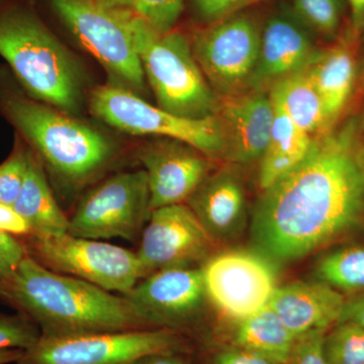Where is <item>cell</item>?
Returning <instances> with one entry per match:
<instances>
[{"instance_id": "obj_1", "label": "cell", "mask_w": 364, "mask_h": 364, "mask_svg": "<svg viewBox=\"0 0 364 364\" xmlns=\"http://www.w3.org/2000/svg\"><path fill=\"white\" fill-rule=\"evenodd\" d=\"M353 124L314 141L308 156L264 189L250 223L254 248L277 262L305 257L364 219V169Z\"/></svg>"}, {"instance_id": "obj_2", "label": "cell", "mask_w": 364, "mask_h": 364, "mask_svg": "<svg viewBox=\"0 0 364 364\" xmlns=\"http://www.w3.org/2000/svg\"><path fill=\"white\" fill-rule=\"evenodd\" d=\"M0 299L37 325L41 336L157 329L122 294L52 272L28 254L0 280Z\"/></svg>"}, {"instance_id": "obj_3", "label": "cell", "mask_w": 364, "mask_h": 364, "mask_svg": "<svg viewBox=\"0 0 364 364\" xmlns=\"http://www.w3.org/2000/svg\"><path fill=\"white\" fill-rule=\"evenodd\" d=\"M0 112L64 188L76 191L102 173L116 156L109 139L14 88H0Z\"/></svg>"}, {"instance_id": "obj_4", "label": "cell", "mask_w": 364, "mask_h": 364, "mask_svg": "<svg viewBox=\"0 0 364 364\" xmlns=\"http://www.w3.org/2000/svg\"><path fill=\"white\" fill-rule=\"evenodd\" d=\"M0 56L33 100L61 111L77 109L80 76L63 45L30 9L0 11Z\"/></svg>"}, {"instance_id": "obj_5", "label": "cell", "mask_w": 364, "mask_h": 364, "mask_svg": "<svg viewBox=\"0 0 364 364\" xmlns=\"http://www.w3.org/2000/svg\"><path fill=\"white\" fill-rule=\"evenodd\" d=\"M127 21L158 107L189 119L215 116L219 98L200 70L188 38L177 31L158 33L132 11H127Z\"/></svg>"}, {"instance_id": "obj_6", "label": "cell", "mask_w": 364, "mask_h": 364, "mask_svg": "<svg viewBox=\"0 0 364 364\" xmlns=\"http://www.w3.org/2000/svg\"><path fill=\"white\" fill-rule=\"evenodd\" d=\"M26 252L52 272L75 277L111 293L126 294L143 279L136 252L69 233L18 239Z\"/></svg>"}, {"instance_id": "obj_7", "label": "cell", "mask_w": 364, "mask_h": 364, "mask_svg": "<svg viewBox=\"0 0 364 364\" xmlns=\"http://www.w3.org/2000/svg\"><path fill=\"white\" fill-rule=\"evenodd\" d=\"M90 107L98 119L124 133L166 136L210 158L224 156V135L217 116L200 119L177 116L117 85L100 86L93 91Z\"/></svg>"}, {"instance_id": "obj_8", "label": "cell", "mask_w": 364, "mask_h": 364, "mask_svg": "<svg viewBox=\"0 0 364 364\" xmlns=\"http://www.w3.org/2000/svg\"><path fill=\"white\" fill-rule=\"evenodd\" d=\"M188 339L168 329L41 336L16 364H130L157 352H188Z\"/></svg>"}, {"instance_id": "obj_9", "label": "cell", "mask_w": 364, "mask_h": 364, "mask_svg": "<svg viewBox=\"0 0 364 364\" xmlns=\"http://www.w3.org/2000/svg\"><path fill=\"white\" fill-rule=\"evenodd\" d=\"M149 203L144 169L114 174L81 198L69 217L68 233L95 240H140L151 214Z\"/></svg>"}, {"instance_id": "obj_10", "label": "cell", "mask_w": 364, "mask_h": 364, "mask_svg": "<svg viewBox=\"0 0 364 364\" xmlns=\"http://www.w3.org/2000/svg\"><path fill=\"white\" fill-rule=\"evenodd\" d=\"M52 4L81 45L123 87L145 90V74L127 11L107 9L95 0H53Z\"/></svg>"}, {"instance_id": "obj_11", "label": "cell", "mask_w": 364, "mask_h": 364, "mask_svg": "<svg viewBox=\"0 0 364 364\" xmlns=\"http://www.w3.org/2000/svg\"><path fill=\"white\" fill-rule=\"evenodd\" d=\"M261 31L245 14H230L191 43L200 70L217 97L249 90L259 56Z\"/></svg>"}, {"instance_id": "obj_12", "label": "cell", "mask_w": 364, "mask_h": 364, "mask_svg": "<svg viewBox=\"0 0 364 364\" xmlns=\"http://www.w3.org/2000/svg\"><path fill=\"white\" fill-rule=\"evenodd\" d=\"M202 272L210 304L235 322L267 306L279 287L274 261L256 249L215 253Z\"/></svg>"}, {"instance_id": "obj_13", "label": "cell", "mask_w": 364, "mask_h": 364, "mask_svg": "<svg viewBox=\"0 0 364 364\" xmlns=\"http://www.w3.org/2000/svg\"><path fill=\"white\" fill-rule=\"evenodd\" d=\"M217 245L191 208L178 203L151 212L136 254L144 279L162 270L202 267Z\"/></svg>"}, {"instance_id": "obj_14", "label": "cell", "mask_w": 364, "mask_h": 364, "mask_svg": "<svg viewBox=\"0 0 364 364\" xmlns=\"http://www.w3.org/2000/svg\"><path fill=\"white\" fill-rule=\"evenodd\" d=\"M123 296L157 329L184 336L200 325L210 304L202 267L152 273Z\"/></svg>"}, {"instance_id": "obj_15", "label": "cell", "mask_w": 364, "mask_h": 364, "mask_svg": "<svg viewBox=\"0 0 364 364\" xmlns=\"http://www.w3.org/2000/svg\"><path fill=\"white\" fill-rule=\"evenodd\" d=\"M138 158L147 174L150 213L186 203L212 172V158L172 139L144 146Z\"/></svg>"}, {"instance_id": "obj_16", "label": "cell", "mask_w": 364, "mask_h": 364, "mask_svg": "<svg viewBox=\"0 0 364 364\" xmlns=\"http://www.w3.org/2000/svg\"><path fill=\"white\" fill-rule=\"evenodd\" d=\"M215 116L224 135V156L243 165L260 162L274 117L269 90H250L221 97Z\"/></svg>"}, {"instance_id": "obj_17", "label": "cell", "mask_w": 364, "mask_h": 364, "mask_svg": "<svg viewBox=\"0 0 364 364\" xmlns=\"http://www.w3.org/2000/svg\"><path fill=\"white\" fill-rule=\"evenodd\" d=\"M186 203L217 244L236 240L247 227V196L234 170L210 172Z\"/></svg>"}, {"instance_id": "obj_18", "label": "cell", "mask_w": 364, "mask_h": 364, "mask_svg": "<svg viewBox=\"0 0 364 364\" xmlns=\"http://www.w3.org/2000/svg\"><path fill=\"white\" fill-rule=\"evenodd\" d=\"M312 40L299 20L277 14L261 31L259 56L250 90H267L305 70L315 56Z\"/></svg>"}, {"instance_id": "obj_19", "label": "cell", "mask_w": 364, "mask_h": 364, "mask_svg": "<svg viewBox=\"0 0 364 364\" xmlns=\"http://www.w3.org/2000/svg\"><path fill=\"white\" fill-rule=\"evenodd\" d=\"M345 301L338 289L321 280L296 282L277 287L268 306L298 339L338 324Z\"/></svg>"}, {"instance_id": "obj_20", "label": "cell", "mask_w": 364, "mask_h": 364, "mask_svg": "<svg viewBox=\"0 0 364 364\" xmlns=\"http://www.w3.org/2000/svg\"><path fill=\"white\" fill-rule=\"evenodd\" d=\"M13 207L32 228L31 236L68 233L69 217L57 202L44 166L33 151L23 188Z\"/></svg>"}, {"instance_id": "obj_21", "label": "cell", "mask_w": 364, "mask_h": 364, "mask_svg": "<svg viewBox=\"0 0 364 364\" xmlns=\"http://www.w3.org/2000/svg\"><path fill=\"white\" fill-rule=\"evenodd\" d=\"M322 100L330 124L343 112L353 90L355 61L348 50L317 51L305 69Z\"/></svg>"}, {"instance_id": "obj_22", "label": "cell", "mask_w": 364, "mask_h": 364, "mask_svg": "<svg viewBox=\"0 0 364 364\" xmlns=\"http://www.w3.org/2000/svg\"><path fill=\"white\" fill-rule=\"evenodd\" d=\"M273 105L274 117L272 133L267 150L260 160L259 186L262 191L303 162L316 139L298 128L279 105L274 102Z\"/></svg>"}, {"instance_id": "obj_23", "label": "cell", "mask_w": 364, "mask_h": 364, "mask_svg": "<svg viewBox=\"0 0 364 364\" xmlns=\"http://www.w3.org/2000/svg\"><path fill=\"white\" fill-rule=\"evenodd\" d=\"M296 338L269 306L236 322L232 346L255 352L280 364L287 363Z\"/></svg>"}, {"instance_id": "obj_24", "label": "cell", "mask_w": 364, "mask_h": 364, "mask_svg": "<svg viewBox=\"0 0 364 364\" xmlns=\"http://www.w3.org/2000/svg\"><path fill=\"white\" fill-rule=\"evenodd\" d=\"M269 93L273 102L309 136L317 138L330 126L320 95L305 70L275 83Z\"/></svg>"}, {"instance_id": "obj_25", "label": "cell", "mask_w": 364, "mask_h": 364, "mask_svg": "<svg viewBox=\"0 0 364 364\" xmlns=\"http://www.w3.org/2000/svg\"><path fill=\"white\" fill-rule=\"evenodd\" d=\"M317 277L338 291H364V247L339 249L318 261Z\"/></svg>"}, {"instance_id": "obj_26", "label": "cell", "mask_w": 364, "mask_h": 364, "mask_svg": "<svg viewBox=\"0 0 364 364\" xmlns=\"http://www.w3.org/2000/svg\"><path fill=\"white\" fill-rule=\"evenodd\" d=\"M324 349L328 364H364V329L338 323L326 333Z\"/></svg>"}, {"instance_id": "obj_27", "label": "cell", "mask_w": 364, "mask_h": 364, "mask_svg": "<svg viewBox=\"0 0 364 364\" xmlns=\"http://www.w3.org/2000/svg\"><path fill=\"white\" fill-rule=\"evenodd\" d=\"M32 150L18 140L13 152L0 164V203L14 205L20 195Z\"/></svg>"}, {"instance_id": "obj_28", "label": "cell", "mask_w": 364, "mask_h": 364, "mask_svg": "<svg viewBox=\"0 0 364 364\" xmlns=\"http://www.w3.org/2000/svg\"><path fill=\"white\" fill-rule=\"evenodd\" d=\"M186 0H136L133 13L158 33L173 31Z\"/></svg>"}, {"instance_id": "obj_29", "label": "cell", "mask_w": 364, "mask_h": 364, "mask_svg": "<svg viewBox=\"0 0 364 364\" xmlns=\"http://www.w3.org/2000/svg\"><path fill=\"white\" fill-rule=\"evenodd\" d=\"M299 20L318 32L332 35L340 23L338 0H294Z\"/></svg>"}, {"instance_id": "obj_30", "label": "cell", "mask_w": 364, "mask_h": 364, "mask_svg": "<svg viewBox=\"0 0 364 364\" xmlns=\"http://www.w3.org/2000/svg\"><path fill=\"white\" fill-rule=\"evenodd\" d=\"M41 332L30 318L16 315L0 314V350L30 348L40 339Z\"/></svg>"}, {"instance_id": "obj_31", "label": "cell", "mask_w": 364, "mask_h": 364, "mask_svg": "<svg viewBox=\"0 0 364 364\" xmlns=\"http://www.w3.org/2000/svg\"><path fill=\"white\" fill-rule=\"evenodd\" d=\"M326 333H312L296 339L284 364H328L324 349Z\"/></svg>"}, {"instance_id": "obj_32", "label": "cell", "mask_w": 364, "mask_h": 364, "mask_svg": "<svg viewBox=\"0 0 364 364\" xmlns=\"http://www.w3.org/2000/svg\"><path fill=\"white\" fill-rule=\"evenodd\" d=\"M26 255V249L18 239L0 231V280L11 275Z\"/></svg>"}, {"instance_id": "obj_33", "label": "cell", "mask_w": 364, "mask_h": 364, "mask_svg": "<svg viewBox=\"0 0 364 364\" xmlns=\"http://www.w3.org/2000/svg\"><path fill=\"white\" fill-rule=\"evenodd\" d=\"M210 364H280L255 352L236 346L225 347L215 352Z\"/></svg>"}, {"instance_id": "obj_34", "label": "cell", "mask_w": 364, "mask_h": 364, "mask_svg": "<svg viewBox=\"0 0 364 364\" xmlns=\"http://www.w3.org/2000/svg\"><path fill=\"white\" fill-rule=\"evenodd\" d=\"M0 231L16 239H23L33 235L32 228L13 205L0 203Z\"/></svg>"}, {"instance_id": "obj_35", "label": "cell", "mask_w": 364, "mask_h": 364, "mask_svg": "<svg viewBox=\"0 0 364 364\" xmlns=\"http://www.w3.org/2000/svg\"><path fill=\"white\" fill-rule=\"evenodd\" d=\"M250 0H195L196 9L203 18L217 21L230 16Z\"/></svg>"}, {"instance_id": "obj_36", "label": "cell", "mask_w": 364, "mask_h": 364, "mask_svg": "<svg viewBox=\"0 0 364 364\" xmlns=\"http://www.w3.org/2000/svg\"><path fill=\"white\" fill-rule=\"evenodd\" d=\"M130 364H191L188 352L168 351L147 354Z\"/></svg>"}, {"instance_id": "obj_37", "label": "cell", "mask_w": 364, "mask_h": 364, "mask_svg": "<svg viewBox=\"0 0 364 364\" xmlns=\"http://www.w3.org/2000/svg\"><path fill=\"white\" fill-rule=\"evenodd\" d=\"M348 322L364 329V294L345 301L338 323Z\"/></svg>"}, {"instance_id": "obj_38", "label": "cell", "mask_w": 364, "mask_h": 364, "mask_svg": "<svg viewBox=\"0 0 364 364\" xmlns=\"http://www.w3.org/2000/svg\"><path fill=\"white\" fill-rule=\"evenodd\" d=\"M346 1L350 6L353 25L359 30L364 26V0H346Z\"/></svg>"}, {"instance_id": "obj_39", "label": "cell", "mask_w": 364, "mask_h": 364, "mask_svg": "<svg viewBox=\"0 0 364 364\" xmlns=\"http://www.w3.org/2000/svg\"><path fill=\"white\" fill-rule=\"evenodd\" d=\"M100 6L117 11H133L136 0H95Z\"/></svg>"}, {"instance_id": "obj_40", "label": "cell", "mask_w": 364, "mask_h": 364, "mask_svg": "<svg viewBox=\"0 0 364 364\" xmlns=\"http://www.w3.org/2000/svg\"><path fill=\"white\" fill-rule=\"evenodd\" d=\"M23 350L21 349H4L0 350V364L16 363Z\"/></svg>"}, {"instance_id": "obj_41", "label": "cell", "mask_w": 364, "mask_h": 364, "mask_svg": "<svg viewBox=\"0 0 364 364\" xmlns=\"http://www.w3.org/2000/svg\"><path fill=\"white\" fill-rule=\"evenodd\" d=\"M359 156H360L361 164H363L364 169V147L359 150Z\"/></svg>"}]
</instances>
